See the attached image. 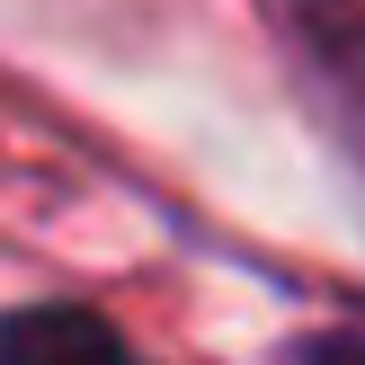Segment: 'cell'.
<instances>
[{
	"instance_id": "7a4b0ae2",
	"label": "cell",
	"mask_w": 365,
	"mask_h": 365,
	"mask_svg": "<svg viewBox=\"0 0 365 365\" xmlns=\"http://www.w3.org/2000/svg\"><path fill=\"white\" fill-rule=\"evenodd\" d=\"M0 365H143V348L89 303H18L0 312Z\"/></svg>"
},
{
	"instance_id": "6da1fadb",
	"label": "cell",
	"mask_w": 365,
	"mask_h": 365,
	"mask_svg": "<svg viewBox=\"0 0 365 365\" xmlns=\"http://www.w3.org/2000/svg\"><path fill=\"white\" fill-rule=\"evenodd\" d=\"M259 9L285 36V63L303 71L330 143L365 178V0H259Z\"/></svg>"
},
{
	"instance_id": "3957f363",
	"label": "cell",
	"mask_w": 365,
	"mask_h": 365,
	"mask_svg": "<svg viewBox=\"0 0 365 365\" xmlns=\"http://www.w3.org/2000/svg\"><path fill=\"white\" fill-rule=\"evenodd\" d=\"M303 365H365V330H321V339H303Z\"/></svg>"
}]
</instances>
